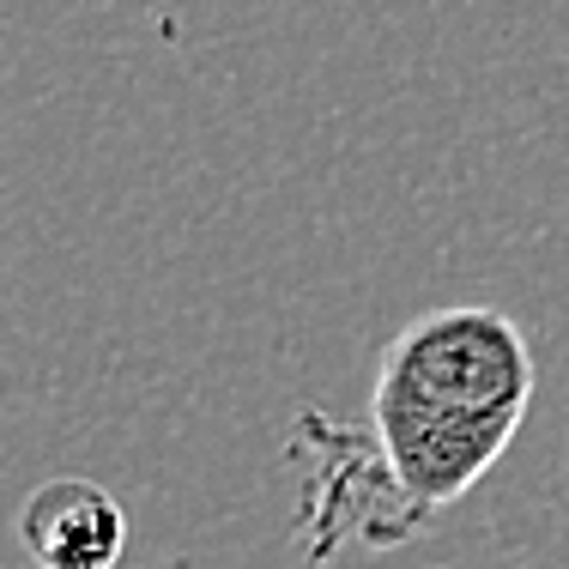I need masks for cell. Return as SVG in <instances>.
<instances>
[{"label": "cell", "mask_w": 569, "mask_h": 569, "mask_svg": "<svg viewBox=\"0 0 569 569\" xmlns=\"http://www.w3.org/2000/svg\"><path fill=\"white\" fill-rule=\"evenodd\" d=\"M12 533L37 569H116L128 551V509L110 497V485L61 472L19 503Z\"/></svg>", "instance_id": "2"}, {"label": "cell", "mask_w": 569, "mask_h": 569, "mask_svg": "<svg viewBox=\"0 0 569 569\" xmlns=\"http://www.w3.org/2000/svg\"><path fill=\"white\" fill-rule=\"evenodd\" d=\"M533 395V346L503 309L455 303L406 321L370 388V437L406 515L460 503L509 455Z\"/></svg>", "instance_id": "1"}]
</instances>
